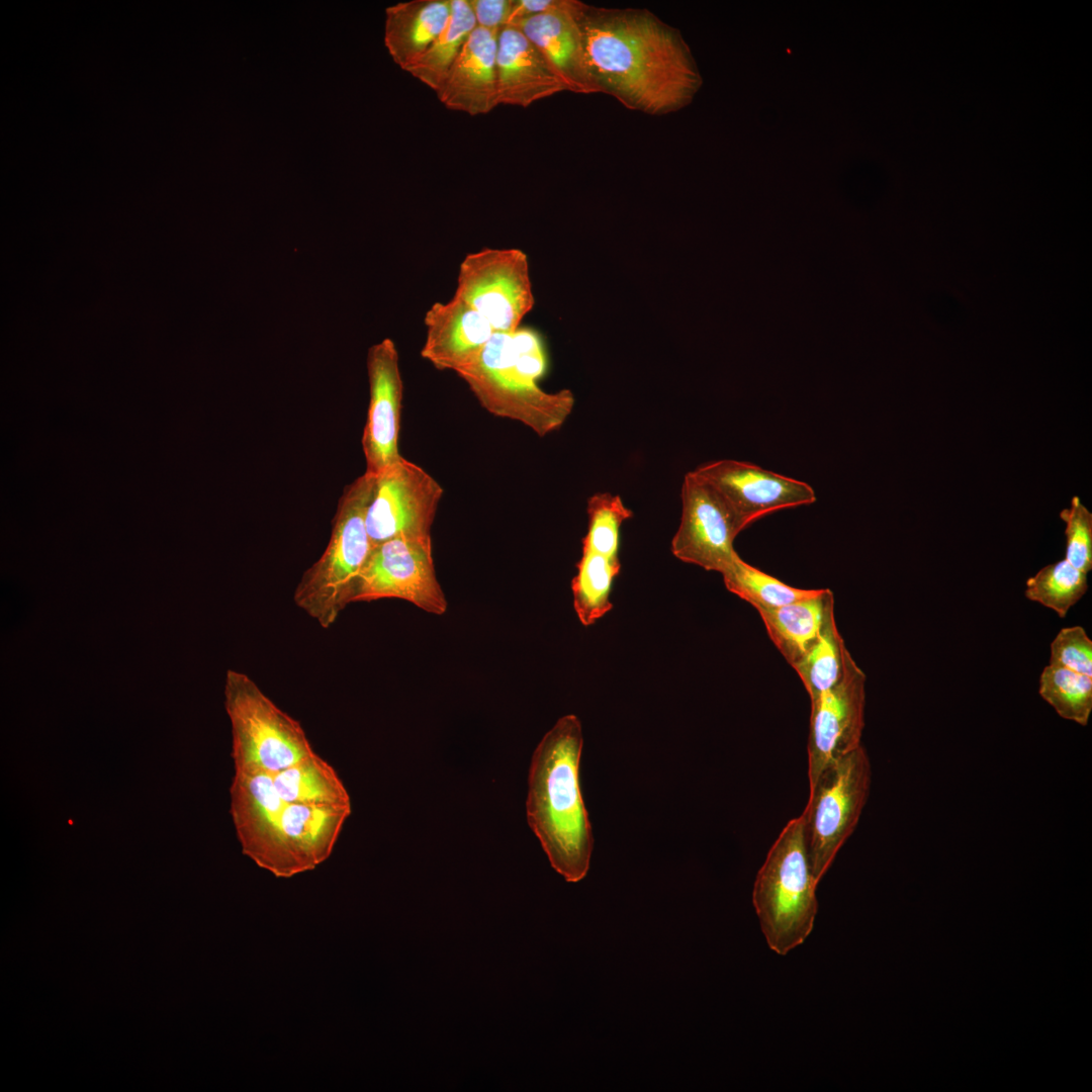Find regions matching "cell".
Returning a JSON list of instances; mask_svg holds the SVG:
<instances>
[{
  "instance_id": "cell-1",
  "label": "cell",
  "mask_w": 1092,
  "mask_h": 1092,
  "mask_svg": "<svg viewBox=\"0 0 1092 1092\" xmlns=\"http://www.w3.org/2000/svg\"><path fill=\"white\" fill-rule=\"evenodd\" d=\"M578 21L598 93L650 115L673 113L692 102L702 78L677 28L647 9L588 4Z\"/></svg>"
},
{
  "instance_id": "cell-2",
  "label": "cell",
  "mask_w": 1092,
  "mask_h": 1092,
  "mask_svg": "<svg viewBox=\"0 0 1092 1092\" xmlns=\"http://www.w3.org/2000/svg\"><path fill=\"white\" fill-rule=\"evenodd\" d=\"M582 744L579 719L561 717L533 752L526 800L530 828L552 868L571 883L586 876L594 845L579 784Z\"/></svg>"
},
{
  "instance_id": "cell-3",
  "label": "cell",
  "mask_w": 1092,
  "mask_h": 1092,
  "mask_svg": "<svg viewBox=\"0 0 1092 1092\" xmlns=\"http://www.w3.org/2000/svg\"><path fill=\"white\" fill-rule=\"evenodd\" d=\"M547 363L539 333L518 328L494 333L479 354L455 373L488 413L518 421L543 437L559 429L574 405L571 391L547 392L539 386Z\"/></svg>"
},
{
  "instance_id": "cell-4",
  "label": "cell",
  "mask_w": 1092,
  "mask_h": 1092,
  "mask_svg": "<svg viewBox=\"0 0 1092 1092\" xmlns=\"http://www.w3.org/2000/svg\"><path fill=\"white\" fill-rule=\"evenodd\" d=\"M375 476L368 473L346 486L333 519L329 543L302 574L293 595L298 608L330 628L352 603L359 574L373 548L366 514Z\"/></svg>"
},
{
  "instance_id": "cell-5",
  "label": "cell",
  "mask_w": 1092,
  "mask_h": 1092,
  "mask_svg": "<svg viewBox=\"0 0 1092 1092\" xmlns=\"http://www.w3.org/2000/svg\"><path fill=\"white\" fill-rule=\"evenodd\" d=\"M802 815L790 820L769 848L753 886L752 902L771 950L787 954L811 933L817 913Z\"/></svg>"
},
{
  "instance_id": "cell-6",
  "label": "cell",
  "mask_w": 1092,
  "mask_h": 1092,
  "mask_svg": "<svg viewBox=\"0 0 1092 1092\" xmlns=\"http://www.w3.org/2000/svg\"><path fill=\"white\" fill-rule=\"evenodd\" d=\"M224 695L235 768L274 775L316 753L300 723L277 707L248 674L229 670Z\"/></svg>"
},
{
  "instance_id": "cell-7",
  "label": "cell",
  "mask_w": 1092,
  "mask_h": 1092,
  "mask_svg": "<svg viewBox=\"0 0 1092 1092\" xmlns=\"http://www.w3.org/2000/svg\"><path fill=\"white\" fill-rule=\"evenodd\" d=\"M870 785V759L859 745L827 765L809 786V800L801 815L808 860L817 883L855 829Z\"/></svg>"
},
{
  "instance_id": "cell-8",
  "label": "cell",
  "mask_w": 1092,
  "mask_h": 1092,
  "mask_svg": "<svg viewBox=\"0 0 1092 1092\" xmlns=\"http://www.w3.org/2000/svg\"><path fill=\"white\" fill-rule=\"evenodd\" d=\"M495 333H512L533 309L527 255L517 248H482L461 261L454 295Z\"/></svg>"
},
{
  "instance_id": "cell-9",
  "label": "cell",
  "mask_w": 1092,
  "mask_h": 1092,
  "mask_svg": "<svg viewBox=\"0 0 1092 1092\" xmlns=\"http://www.w3.org/2000/svg\"><path fill=\"white\" fill-rule=\"evenodd\" d=\"M443 492L431 474L402 456L381 471L366 514L372 546L400 538L431 542Z\"/></svg>"
},
{
  "instance_id": "cell-10",
  "label": "cell",
  "mask_w": 1092,
  "mask_h": 1092,
  "mask_svg": "<svg viewBox=\"0 0 1092 1092\" xmlns=\"http://www.w3.org/2000/svg\"><path fill=\"white\" fill-rule=\"evenodd\" d=\"M388 598L407 601L434 615L446 612L447 601L436 576L432 542L400 538L372 548L352 603Z\"/></svg>"
},
{
  "instance_id": "cell-11",
  "label": "cell",
  "mask_w": 1092,
  "mask_h": 1092,
  "mask_svg": "<svg viewBox=\"0 0 1092 1092\" xmlns=\"http://www.w3.org/2000/svg\"><path fill=\"white\" fill-rule=\"evenodd\" d=\"M866 679L864 672L845 648L837 681L810 701L809 786L827 765L861 745Z\"/></svg>"
},
{
  "instance_id": "cell-12",
  "label": "cell",
  "mask_w": 1092,
  "mask_h": 1092,
  "mask_svg": "<svg viewBox=\"0 0 1092 1092\" xmlns=\"http://www.w3.org/2000/svg\"><path fill=\"white\" fill-rule=\"evenodd\" d=\"M694 471L723 502L738 533L767 514L816 500L815 491L807 482L745 461H711Z\"/></svg>"
},
{
  "instance_id": "cell-13",
  "label": "cell",
  "mask_w": 1092,
  "mask_h": 1092,
  "mask_svg": "<svg viewBox=\"0 0 1092 1092\" xmlns=\"http://www.w3.org/2000/svg\"><path fill=\"white\" fill-rule=\"evenodd\" d=\"M284 806L271 775L235 768L231 813L243 853L278 878H289L282 830Z\"/></svg>"
},
{
  "instance_id": "cell-14",
  "label": "cell",
  "mask_w": 1092,
  "mask_h": 1092,
  "mask_svg": "<svg viewBox=\"0 0 1092 1092\" xmlns=\"http://www.w3.org/2000/svg\"><path fill=\"white\" fill-rule=\"evenodd\" d=\"M681 516L671 540L679 560L706 570L724 572L738 556L733 542L739 534L727 508L694 470L681 485Z\"/></svg>"
},
{
  "instance_id": "cell-15",
  "label": "cell",
  "mask_w": 1092,
  "mask_h": 1092,
  "mask_svg": "<svg viewBox=\"0 0 1092 1092\" xmlns=\"http://www.w3.org/2000/svg\"><path fill=\"white\" fill-rule=\"evenodd\" d=\"M369 404L362 434L366 473L376 476L401 458L398 451L403 383L394 342L385 338L367 354Z\"/></svg>"
},
{
  "instance_id": "cell-16",
  "label": "cell",
  "mask_w": 1092,
  "mask_h": 1092,
  "mask_svg": "<svg viewBox=\"0 0 1092 1092\" xmlns=\"http://www.w3.org/2000/svg\"><path fill=\"white\" fill-rule=\"evenodd\" d=\"M498 32L478 26L471 32L436 91L438 99L447 108L475 116L486 114L499 105L496 74Z\"/></svg>"
},
{
  "instance_id": "cell-17",
  "label": "cell",
  "mask_w": 1092,
  "mask_h": 1092,
  "mask_svg": "<svg viewBox=\"0 0 1092 1092\" xmlns=\"http://www.w3.org/2000/svg\"><path fill=\"white\" fill-rule=\"evenodd\" d=\"M424 325L421 356L439 370L454 372L469 364L495 333L480 313L455 296L433 303Z\"/></svg>"
},
{
  "instance_id": "cell-18",
  "label": "cell",
  "mask_w": 1092,
  "mask_h": 1092,
  "mask_svg": "<svg viewBox=\"0 0 1092 1092\" xmlns=\"http://www.w3.org/2000/svg\"><path fill=\"white\" fill-rule=\"evenodd\" d=\"M496 74L498 102L504 105L526 108L566 91L537 48L512 25L497 35Z\"/></svg>"
},
{
  "instance_id": "cell-19",
  "label": "cell",
  "mask_w": 1092,
  "mask_h": 1092,
  "mask_svg": "<svg viewBox=\"0 0 1092 1092\" xmlns=\"http://www.w3.org/2000/svg\"><path fill=\"white\" fill-rule=\"evenodd\" d=\"M583 9L538 14L512 26L518 27L537 48L566 91L594 94L598 92L587 74L578 21Z\"/></svg>"
},
{
  "instance_id": "cell-20",
  "label": "cell",
  "mask_w": 1092,
  "mask_h": 1092,
  "mask_svg": "<svg viewBox=\"0 0 1092 1092\" xmlns=\"http://www.w3.org/2000/svg\"><path fill=\"white\" fill-rule=\"evenodd\" d=\"M351 810V804L285 803L282 830L289 878L330 857Z\"/></svg>"
},
{
  "instance_id": "cell-21",
  "label": "cell",
  "mask_w": 1092,
  "mask_h": 1092,
  "mask_svg": "<svg viewBox=\"0 0 1092 1092\" xmlns=\"http://www.w3.org/2000/svg\"><path fill=\"white\" fill-rule=\"evenodd\" d=\"M451 0H412L386 9L384 42L393 61L406 70L446 26Z\"/></svg>"
},
{
  "instance_id": "cell-22",
  "label": "cell",
  "mask_w": 1092,
  "mask_h": 1092,
  "mask_svg": "<svg viewBox=\"0 0 1092 1092\" xmlns=\"http://www.w3.org/2000/svg\"><path fill=\"white\" fill-rule=\"evenodd\" d=\"M833 606L832 592L822 588L812 598L757 612L770 640L792 666L817 641L826 614Z\"/></svg>"
},
{
  "instance_id": "cell-23",
  "label": "cell",
  "mask_w": 1092,
  "mask_h": 1092,
  "mask_svg": "<svg viewBox=\"0 0 1092 1092\" xmlns=\"http://www.w3.org/2000/svg\"><path fill=\"white\" fill-rule=\"evenodd\" d=\"M271 776L285 803L351 804L349 793L336 769L317 753Z\"/></svg>"
},
{
  "instance_id": "cell-24",
  "label": "cell",
  "mask_w": 1092,
  "mask_h": 1092,
  "mask_svg": "<svg viewBox=\"0 0 1092 1092\" xmlns=\"http://www.w3.org/2000/svg\"><path fill=\"white\" fill-rule=\"evenodd\" d=\"M476 26L469 0H451V14L446 26L428 51L405 71L436 92Z\"/></svg>"
},
{
  "instance_id": "cell-25",
  "label": "cell",
  "mask_w": 1092,
  "mask_h": 1092,
  "mask_svg": "<svg viewBox=\"0 0 1092 1092\" xmlns=\"http://www.w3.org/2000/svg\"><path fill=\"white\" fill-rule=\"evenodd\" d=\"M576 568L571 582L573 607L580 623L589 626L612 609L610 594L621 563L618 556L582 549Z\"/></svg>"
},
{
  "instance_id": "cell-26",
  "label": "cell",
  "mask_w": 1092,
  "mask_h": 1092,
  "mask_svg": "<svg viewBox=\"0 0 1092 1092\" xmlns=\"http://www.w3.org/2000/svg\"><path fill=\"white\" fill-rule=\"evenodd\" d=\"M726 588L756 610L782 607L812 598L821 589L791 586L742 560L739 555L721 573Z\"/></svg>"
},
{
  "instance_id": "cell-27",
  "label": "cell",
  "mask_w": 1092,
  "mask_h": 1092,
  "mask_svg": "<svg viewBox=\"0 0 1092 1092\" xmlns=\"http://www.w3.org/2000/svg\"><path fill=\"white\" fill-rule=\"evenodd\" d=\"M845 648L844 640L837 629L833 606L826 614L817 641L801 659L792 665L799 674L810 701L837 681Z\"/></svg>"
},
{
  "instance_id": "cell-28",
  "label": "cell",
  "mask_w": 1092,
  "mask_h": 1092,
  "mask_svg": "<svg viewBox=\"0 0 1092 1092\" xmlns=\"http://www.w3.org/2000/svg\"><path fill=\"white\" fill-rule=\"evenodd\" d=\"M1088 589L1087 573L1066 559L1048 564L1026 580L1024 596L1065 618Z\"/></svg>"
},
{
  "instance_id": "cell-29",
  "label": "cell",
  "mask_w": 1092,
  "mask_h": 1092,
  "mask_svg": "<svg viewBox=\"0 0 1092 1092\" xmlns=\"http://www.w3.org/2000/svg\"><path fill=\"white\" fill-rule=\"evenodd\" d=\"M1038 693L1064 719L1082 726L1092 711V676L1046 665L1039 676Z\"/></svg>"
},
{
  "instance_id": "cell-30",
  "label": "cell",
  "mask_w": 1092,
  "mask_h": 1092,
  "mask_svg": "<svg viewBox=\"0 0 1092 1092\" xmlns=\"http://www.w3.org/2000/svg\"><path fill=\"white\" fill-rule=\"evenodd\" d=\"M621 497L599 492L587 502L588 528L582 539V549L606 556H618L620 528L632 517Z\"/></svg>"
},
{
  "instance_id": "cell-31",
  "label": "cell",
  "mask_w": 1092,
  "mask_h": 1092,
  "mask_svg": "<svg viewBox=\"0 0 1092 1092\" xmlns=\"http://www.w3.org/2000/svg\"><path fill=\"white\" fill-rule=\"evenodd\" d=\"M1066 524L1065 559L1074 567L1088 573L1092 569V514L1080 497L1073 496L1070 507L1060 513Z\"/></svg>"
},
{
  "instance_id": "cell-32",
  "label": "cell",
  "mask_w": 1092,
  "mask_h": 1092,
  "mask_svg": "<svg viewBox=\"0 0 1092 1092\" xmlns=\"http://www.w3.org/2000/svg\"><path fill=\"white\" fill-rule=\"evenodd\" d=\"M1049 664L1092 676V640L1082 626L1059 631L1051 643Z\"/></svg>"
},
{
  "instance_id": "cell-33",
  "label": "cell",
  "mask_w": 1092,
  "mask_h": 1092,
  "mask_svg": "<svg viewBox=\"0 0 1092 1092\" xmlns=\"http://www.w3.org/2000/svg\"><path fill=\"white\" fill-rule=\"evenodd\" d=\"M478 27L499 31L509 25L514 0H469Z\"/></svg>"
},
{
  "instance_id": "cell-34",
  "label": "cell",
  "mask_w": 1092,
  "mask_h": 1092,
  "mask_svg": "<svg viewBox=\"0 0 1092 1092\" xmlns=\"http://www.w3.org/2000/svg\"><path fill=\"white\" fill-rule=\"evenodd\" d=\"M586 4L577 0H514L509 25L522 19L555 11L578 12Z\"/></svg>"
}]
</instances>
